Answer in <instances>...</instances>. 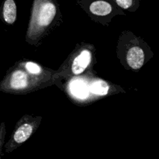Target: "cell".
<instances>
[{
  "mask_svg": "<svg viewBox=\"0 0 159 159\" xmlns=\"http://www.w3.org/2000/svg\"><path fill=\"white\" fill-rule=\"evenodd\" d=\"M54 84L65 92L76 105L85 106L124 90L117 85L97 77L93 71L68 79H56Z\"/></svg>",
  "mask_w": 159,
  "mask_h": 159,
  "instance_id": "6da1fadb",
  "label": "cell"
},
{
  "mask_svg": "<svg viewBox=\"0 0 159 159\" xmlns=\"http://www.w3.org/2000/svg\"><path fill=\"white\" fill-rule=\"evenodd\" d=\"M61 13L57 0H34L26 41L38 47L56 26L61 23Z\"/></svg>",
  "mask_w": 159,
  "mask_h": 159,
  "instance_id": "7a4b0ae2",
  "label": "cell"
},
{
  "mask_svg": "<svg viewBox=\"0 0 159 159\" xmlns=\"http://www.w3.org/2000/svg\"><path fill=\"white\" fill-rule=\"evenodd\" d=\"M96 48L91 43L82 42L78 43L75 49L56 70L54 80L56 79H68L93 71L96 64Z\"/></svg>",
  "mask_w": 159,
  "mask_h": 159,
  "instance_id": "3957f363",
  "label": "cell"
},
{
  "mask_svg": "<svg viewBox=\"0 0 159 159\" xmlns=\"http://www.w3.org/2000/svg\"><path fill=\"white\" fill-rule=\"evenodd\" d=\"M118 58L127 69L138 71L149 60L148 54H153L148 45L130 31H124L117 45Z\"/></svg>",
  "mask_w": 159,
  "mask_h": 159,
  "instance_id": "277c9868",
  "label": "cell"
},
{
  "mask_svg": "<svg viewBox=\"0 0 159 159\" xmlns=\"http://www.w3.org/2000/svg\"><path fill=\"white\" fill-rule=\"evenodd\" d=\"M45 87L20 65L16 63L0 82V90L6 93L24 95Z\"/></svg>",
  "mask_w": 159,
  "mask_h": 159,
  "instance_id": "5b68a950",
  "label": "cell"
},
{
  "mask_svg": "<svg viewBox=\"0 0 159 159\" xmlns=\"http://www.w3.org/2000/svg\"><path fill=\"white\" fill-rule=\"evenodd\" d=\"M41 116L24 115L16 124L12 135L6 144V153H10L26 142L37 131L41 124Z\"/></svg>",
  "mask_w": 159,
  "mask_h": 159,
  "instance_id": "8992f818",
  "label": "cell"
},
{
  "mask_svg": "<svg viewBox=\"0 0 159 159\" xmlns=\"http://www.w3.org/2000/svg\"><path fill=\"white\" fill-rule=\"evenodd\" d=\"M79 5L94 21L101 23V19H102V24L103 25H105L103 18H107L110 23L111 19L116 15H125L123 11H120V8L114 6L110 0H92L89 3L79 2Z\"/></svg>",
  "mask_w": 159,
  "mask_h": 159,
  "instance_id": "52a82bcc",
  "label": "cell"
},
{
  "mask_svg": "<svg viewBox=\"0 0 159 159\" xmlns=\"http://www.w3.org/2000/svg\"><path fill=\"white\" fill-rule=\"evenodd\" d=\"M16 63L39 81L45 88L54 85V75L55 73L54 70L46 68L37 62L26 59H22Z\"/></svg>",
  "mask_w": 159,
  "mask_h": 159,
  "instance_id": "ba28073f",
  "label": "cell"
},
{
  "mask_svg": "<svg viewBox=\"0 0 159 159\" xmlns=\"http://www.w3.org/2000/svg\"><path fill=\"white\" fill-rule=\"evenodd\" d=\"M2 20L8 25H12L17 20V6L14 0H5L1 9Z\"/></svg>",
  "mask_w": 159,
  "mask_h": 159,
  "instance_id": "9c48e42d",
  "label": "cell"
},
{
  "mask_svg": "<svg viewBox=\"0 0 159 159\" xmlns=\"http://www.w3.org/2000/svg\"><path fill=\"white\" fill-rule=\"evenodd\" d=\"M121 9L135 12L140 6L139 0H113Z\"/></svg>",
  "mask_w": 159,
  "mask_h": 159,
  "instance_id": "30bf717a",
  "label": "cell"
},
{
  "mask_svg": "<svg viewBox=\"0 0 159 159\" xmlns=\"http://www.w3.org/2000/svg\"><path fill=\"white\" fill-rule=\"evenodd\" d=\"M5 135H6V127H5L4 123H2L0 126V152H1L2 146L4 142Z\"/></svg>",
  "mask_w": 159,
  "mask_h": 159,
  "instance_id": "8fae6325",
  "label": "cell"
}]
</instances>
